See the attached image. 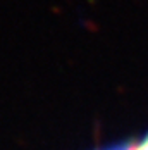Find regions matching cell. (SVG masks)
Listing matches in <instances>:
<instances>
[{
    "label": "cell",
    "mask_w": 148,
    "mask_h": 150,
    "mask_svg": "<svg viewBox=\"0 0 148 150\" xmlns=\"http://www.w3.org/2000/svg\"><path fill=\"white\" fill-rule=\"evenodd\" d=\"M110 150H138V147L133 149V147H122V145H121V147H116V149H110Z\"/></svg>",
    "instance_id": "2"
},
{
    "label": "cell",
    "mask_w": 148,
    "mask_h": 150,
    "mask_svg": "<svg viewBox=\"0 0 148 150\" xmlns=\"http://www.w3.org/2000/svg\"><path fill=\"white\" fill-rule=\"evenodd\" d=\"M138 150H148V135L143 138V142H141V145L138 147Z\"/></svg>",
    "instance_id": "1"
}]
</instances>
